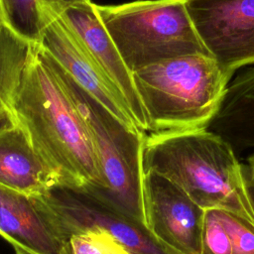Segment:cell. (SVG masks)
<instances>
[{
    "mask_svg": "<svg viewBox=\"0 0 254 254\" xmlns=\"http://www.w3.org/2000/svg\"><path fill=\"white\" fill-rule=\"evenodd\" d=\"M12 116L57 175L60 185L100 186L97 160L86 126L36 45L24 69Z\"/></svg>",
    "mask_w": 254,
    "mask_h": 254,
    "instance_id": "6da1fadb",
    "label": "cell"
},
{
    "mask_svg": "<svg viewBox=\"0 0 254 254\" xmlns=\"http://www.w3.org/2000/svg\"><path fill=\"white\" fill-rule=\"evenodd\" d=\"M144 173H155L183 190L204 210L236 213L254 224L243 174L233 148L205 129L146 134Z\"/></svg>",
    "mask_w": 254,
    "mask_h": 254,
    "instance_id": "7a4b0ae2",
    "label": "cell"
},
{
    "mask_svg": "<svg viewBox=\"0 0 254 254\" xmlns=\"http://www.w3.org/2000/svg\"><path fill=\"white\" fill-rule=\"evenodd\" d=\"M132 75L146 117L147 134L207 129L232 76L207 55L160 62Z\"/></svg>",
    "mask_w": 254,
    "mask_h": 254,
    "instance_id": "3957f363",
    "label": "cell"
},
{
    "mask_svg": "<svg viewBox=\"0 0 254 254\" xmlns=\"http://www.w3.org/2000/svg\"><path fill=\"white\" fill-rule=\"evenodd\" d=\"M36 46L71 97L89 134L97 160L100 186L87 188L147 225L142 164L146 133L127 126L114 116Z\"/></svg>",
    "mask_w": 254,
    "mask_h": 254,
    "instance_id": "277c9868",
    "label": "cell"
},
{
    "mask_svg": "<svg viewBox=\"0 0 254 254\" xmlns=\"http://www.w3.org/2000/svg\"><path fill=\"white\" fill-rule=\"evenodd\" d=\"M95 9L132 73L179 57L209 56L193 28L186 0L95 4Z\"/></svg>",
    "mask_w": 254,
    "mask_h": 254,
    "instance_id": "5b68a950",
    "label": "cell"
},
{
    "mask_svg": "<svg viewBox=\"0 0 254 254\" xmlns=\"http://www.w3.org/2000/svg\"><path fill=\"white\" fill-rule=\"evenodd\" d=\"M36 199L64 245L73 234L102 230L132 254H180L161 242L146 224L86 187L58 185Z\"/></svg>",
    "mask_w": 254,
    "mask_h": 254,
    "instance_id": "8992f818",
    "label": "cell"
},
{
    "mask_svg": "<svg viewBox=\"0 0 254 254\" xmlns=\"http://www.w3.org/2000/svg\"><path fill=\"white\" fill-rule=\"evenodd\" d=\"M186 7L202 46L225 72L254 64V0H186Z\"/></svg>",
    "mask_w": 254,
    "mask_h": 254,
    "instance_id": "52a82bcc",
    "label": "cell"
},
{
    "mask_svg": "<svg viewBox=\"0 0 254 254\" xmlns=\"http://www.w3.org/2000/svg\"><path fill=\"white\" fill-rule=\"evenodd\" d=\"M39 16L43 31L37 45L114 116L127 126L138 129L120 90L99 68L61 14L43 7L39 9Z\"/></svg>",
    "mask_w": 254,
    "mask_h": 254,
    "instance_id": "ba28073f",
    "label": "cell"
},
{
    "mask_svg": "<svg viewBox=\"0 0 254 254\" xmlns=\"http://www.w3.org/2000/svg\"><path fill=\"white\" fill-rule=\"evenodd\" d=\"M145 213L149 229L180 254H200L204 209L183 190L155 173H144Z\"/></svg>",
    "mask_w": 254,
    "mask_h": 254,
    "instance_id": "9c48e42d",
    "label": "cell"
},
{
    "mask_svg": "<svg viewBox=\"0 0 254 254\" xmlns=\"http://www.w3.org/2000/svg\"><path fill=\"white\" fill-rule=\"evenodd\" d=\"M61 17L74 32L99 68L120 90L129 105L138 129L147 134V121L132 72L103 26L95 4L89 0L72 5L64 10Z\"/></svg>",
    "mask_w": 254,
    "mask_h": 254,
    "instance_id": "30bf717a",
    "label": "cell"
},
{
    "mask_svg": "<svg viewBox=\"0 0 254 254\" xmlns=\"http://www.w3.org/2000/svg\"><path fill=\"white\" fill-rule=\"evenodd\" d=\"M0 185L33 197L60 185L57 175L13 116L0 124Z\"/></svg>",
    "mask_w": 254,
    "mask_h": 254,
    "instance_id": "8fae6325",
    "label": "cell"
},
{
    "mask_svg": "<svg viewBox=\"0 0 254 254\" xmlns=\"http://www.w3.org/2000/svg\"><path fill=\"white\" fill-rule=\"evenodd\" d=\"M0 236L31 254H66L36 197L0 185Z\"/></svg>",
    "mask_w": 254,
    "mask_h": 254,
    "instance_id": "7c38bea8",
    "label": "cell"
},
{
    "mask_svg": "<svg viewBox=\"0 0 254 254\" xmlns=\"http://www.w3.org/2000/svg\"><path fill=\"white\" fill-rule=\"evenodd\" d=\"M207 130L237 147H254V67L228 84L220 108Z\"/></svg>",
    "mask_w": 254,
    "mask_h": 254,
    "instance_id": "4fadbf2b",
    "label": "cell"
},
{
    "mask_svg": "<svg viewBox=\"0 0 254 254\" xmlns=\"http://www.w3.org/2000/svg\"><path fill=\"white\" fill-rule=\"evenodd\" d=\"M32 48L33 44L0 19V94L11 109Z\"/></svg>",
    "mask_w": 254,
    "mask_h": 254,
    "instance_id": "5bb4252c",
    "label": "cell"
},
{
    "mask_svg": "<svg viewBox=\"0 0 254 254\" xmlns=\"http://www.w3.org/2000/svg\"><path fill=\"white\" fill-rule=\"evenodd\" d=\"M87 1L89 0H1L4 21L33 45L39 43L43 31L39 8L49 7L62 14L66 8Z\"/></svg>",
    "mask_w": 254,
    "mask_h": 254,
    "instance_id": "9a60e30c",
    "label": "cell"
},
{
    "mask_svg": "<svg viewBox=\"0 0 254 254\" xmlns=\"http://www.w3.org/2000/svg\"><path fill=\"white\" fill-rule=\"evenodd\" d=\"M66 254H132L113 236L102 230H88L71 235Z\"/></svg>",
    "mask_w": 254,
    "mask_h": 254,
    "instance_id": "2e32d148",
    "label": "cell"
},
{
    "mask_svg": "<svg viewBox=\"0 0 254 254\" xmlns=\"http://www.w3.org/2000/svg\"><path fill=\"white\" fill-rule=\"evenodd\" d=\"M229 235L232 254H254V224L244 217L221 209H214Z\"/></svg>",
    "mask_w": 254,
    "mask_h": 254,
    "instance_id": "e0dca14e",
    "label": "cell"
},
{
    "mask_svg": "<svg viewBox=\"0 0 254 254\" xmlns=\"http://www.w3.org/2000/svg\"><path fill=\"white\" fill-rule=\"evenodd\" d=\"M200 246V254H232L229 235L217 218L214 209L204 211Z\"/></svg>",
    "mask_w": 254,
    "mask_h": 254,
    "instance_id": "ac0fdd59",
    "label": "cell"
},
{
    "mask_svg": "<svg viewBox=\"0 0 254 254\" xmlns=\"http://www.w3.org/2000/svg\"><path fill=\"white\" fill-rule=\"evenodd\" d=\"M243 174L245 180V189L246 192L254 211V154L249 157L248 165L243 166Z\"/></svg>",
    "mask_w": 254,
    "mask_h": 254,
    "instance_id": "d6986e66",
    "label": "cell"
},
{
    "mask_svg": "<svg viewBox=\"0 0 254 254\" xmlns=\"http://www.w3.org/2000/svg\"><path fill=\"white\" fill-rule=\"evenodd\" d=\"M12 116V109L7 101L0 94V122Z\"/></svg>",
    "mask_w": 254,
    "mask_h": 254,
    "instance_id": "ffe728a7",
    "label": "cell"
},
{
    "mask_svg": "<svg viewBox=\"0 0 254 254\" xmlns=\"http://www.w3.org/2000/svg\"><path fill=\"white\" fill-rule=\"evenodd\" d=\"M15 254H31V253H28L27 251L22 249H15Z\"/></svg>",
    "mask_w": 254,
    "mask_h": 254,
    "instance_id": "44dd1931",
    "label": "cell"
},
{
    "mask_svg": "<svg viewBox=\"0 0 254 254\" xmlns=\"http://www.w3.org/2000/svg\"><path fill=\"white\" fill-rule=\"evenodd\" d=\"M0 19L4 20L3 19V10H2V2H1V0H0Z\"/></svg>",
    "mask_w": 254,
    "mask_h": 254,
    "instance_id": "7402d4cb",
    "label": "cell"
}]
</instances>
